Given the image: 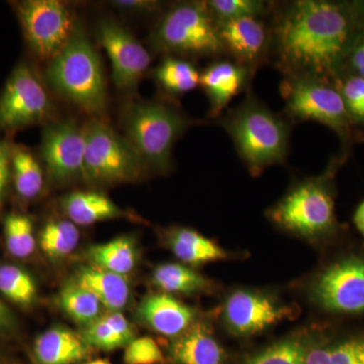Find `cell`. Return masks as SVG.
I'll use <instances>...</instances> for the list:
<instances>
[{"label": "cell", "instance_id": "obj_34", "mask_svg": "<svg viewBox=\"0 0 364 364\" xmlns=\"http://www.w3.org/2000/svg\"><path fill=\"white\" fill-rule=\"evenodd\" d=\"M350 121L364 140V78L343 73L335 80Z\"/></svg>", "mask_w": 364, "mask_h": 364}, {"label": "cell", "instance_id": "obj_6", "mask_svg": "<svg viewBox=\"0 0 364 364\" xmlns=\"http://www.w3.org/2000/svg\"><path fill=\"white\" fill-rule=\"evenodd\" d=\"M280 93L289 121L324 124L338 136L341 150L349 153L354 144L364 142L347 114L335 81L315 76H284Z\"/></svg>", "mask_w": 364, "mask_h": 364}, {"label": "cell", "instance_id": "obj_3", "mask_svg": "<svg viewBox=\"0 0 364 364\" xmlns=\"http://www.w3.org/2000/svg\"><path fill=\"white\" fill-rule=\"evenodd\" d=\"M221 126L252 176L286 161L291 127L250 90L243 102L222 117Z\"/></svg>", "mask_w": 364, "mask_h": 364}, {"label": "cell", "instance_id": "obj_41", "mask_svg": "<svg viewBox=\"0 0 364 364\" xmlns=\"http://www.w3.org/2000/svg\"><path fill=\"white\" fill-rule=\"evenodd\" d=\"M353 223L359 233L363 235L364 238V200L359 203L353 215Z\"/></svg>", "mask_w": 364, "mask_h": 364}, {"label": "cell", "instance_id": "obj_13", "mask_svg": "<svg viewBox=\"0 0 364 364\" xmlns=\"http://www.w3.org/2000/svg\"><path fill=\"white\" fill-rule=\"evenodd\" d=\"M97 39L111 60L112 77L117 88L136 90L149 68V52L126 28L111 18L98 23Z\"/></svg>", "mask_w": 364, "mask_h": 364}, {"label": "cell", "instance_id": "obj_23", "mask_svg": "<svg viewBox=\"0 0 364 364\" xmlns=\"http://www.w3.org/2000/svg\"><path fill=\"white\" fill-rule=\"evenodd\" d=\"M80 334L91 348L104 351L126 347L135 336L133 326L123 314L109 311L85 326Z\"/></svg>", "mask_w": 364, "mask_h": 364}, {"label": "cell", "instance_id": "obj_16", "mask_svg": "<svg viewBox=\"0 0 364 364\" xmlns=\"http://www.w3.org/2000/svg\"><path fill=\"white\" fill-rule=\"evenodd\" d=\"M253 72L230 59L215 60L200 75V85L207 95L208 116L219 117L235 97L249 85Z\"/></svg>", "mask_w": 364, "mask_h": 364}, {"label": "cell", "instance_id": "obj_9", "mask_svg": "<svg viewBox=\"0 0 364 364\" xmlns=\"http://www.w3.org/2000/svg\"><path fill=\"white\" fill-rule=\"evenodd\" d=\"M56 109L44 81L28 62H20L0 95V132L13 134L54 121Z\"/></svg>", "mask_w": 364, "mask_h": 364}, {"label": "cell", "instance_id": "obj_35", "mask_svg": "<svg viewBox=\"0 0 364 364\" xmlns=\"http://www.w3.org/2000/svg\"><path fill=\"white\" fill-rule=\"evenodd\" d=\"M309 350L305 340L289 338L268 347L245 364H305Z\"/></svg>", "mask_w": 364, "mask_h": 364}, {"label": "cell", "instance_id": "obj_17", "mask_svg": "<svg viewBox=\"0 0 364 364\" xmlns=\"http://www.w3.org/2000/svg\"><path fill=\"white\" fill-rule=\"evenodd\" d=\"M138 317L153 331L167 337H178L193 326L196 312L168 294H153L139 305Z\"/></svg>", "mask_w": 364, "mask_h": 364}, {"label": "cell", "instance_id": "obj_12", "mask_svg": "<svg viewBox=\"0 0 364 364\" xmlns=\"http://www.w3.org/2000/svg\"><path fill=\"white\" fill-rule=\"evenodd\" d=\"M85 129L74 121H52L45 124L41 156L54 183L85 179Z\"/></svg>", "mask_w": 364, "mask_h": 364}, {"label": "cell", "instance_id": "obj_39", "mask_svg": "<svg viewBox=\"0 0 364 364\" xmlns=\"http://www.w3.org/2000/svg\"><path fill=\"white\" fill-rule=\"evenodd\" d=\"M112 6L130 13H153L160 6V2L147 1V0H119L112 2Z\"/></svg>", "mask_w": 364, "mask_h": 364}, {"label": "cell", "instance_id": "obj_22", "mask_svg": "<svg viewBox=\"0 0 364 364\" xmlns=\"http://www.w3.org/2000/svg\"><path fill=\"white\" fill-rule=\"evenodd\" d=\"M166 241L174 255L186 264L196 267L228 257L226 251L215 242L188 228L170 230Z\"/></svg>", "mask_w": 364, "mask_h": 364}, {"label": "cell", "instance_id": "obj_26", "mask_svg": "<svg viewBox=\"0 0 364 364\" xmlns=\"http://www.w3.org/2000/svg\"><path fill=\"white\" fill-rule=\"evenodd\" d=\"M305 364H364V333L335 337L310 347Z\"/></svg>", "mask_w": 364, "mask_h": 364}, {"label": "cell", "instance_id": "obj_29", "mask_svg": "<svg viewBox=\"0 0 364 364\" xmlns=\"http://www.w3.org/2000/svg\"><path fill=\"white\" fill-rule=\"evenodd\" d=\"M59 305L74 322L83 327L95 322L102 315V306L95 294L76 284L73 279L62 287Z\"/></svg>", "mask_w": 364, "mask_h": 364}, {"label": "cell", "instance_id": "obj_11", "mask_svg": "<svg viewBox=\"0 0 364 364\" xmlns=\"http://www.w3.org/2000/svg\"><path fill=\"white\" fill-rule=\"evenodd\" d=\"M312 296L333 315H364V255L348 254L328 265L316 279Z\"/></svg>", "mask_w": 364, "mask_h": 364}, {"label": "cell", "instance_id": "obj_4", "mask_svg": "<svg viewBox=\"0 0 364 364\" xmlns=\"http://www.w3.org/2000/svg\"><path fill=\"white\" fill-rule=\"evenodd\" d=\"M45 82L60 97L90 114L107 105V90L100 56L82 26L76 23L70 39L48 62Z\"/></svg>", "mask_w": 364, "mask_h": 364}, {"label": "cell", "instance_id": "obj_2", "mask_svg": "<svg viewBox=\"0 0 364 364\" xmlns=\"http://www.w3.org/2000/svg\"><path fill=\"white\" fill-rule=\"evenodd\" d=\"M350 153L334 155L320 176L294 184L269 212L282 229L314 241L329 240L341 232L335 212V177Z\"/></svg>", "mask_w": 364, "mask_h": 364}, {"label": "cell", "instance_id": "obj_7", "mask_svg": "<svg viewBox=\"0 0 364 364\" xmlns=\"http://www.w3.org/2000/svg\"><path fill=\"white\" fill-rule=\"evenodd\" d=\"M157 52L179 58L219 57L224 49L205 1L177 4L163 14L150 35Z\"/></svg>", "mask_w": 364, "mask_h": 364}, {"label": "cell", "instance_id": "obj_21", "mask_svg": "<svg viewBox=\"0 0 364 364\" xmlns=\"http://www.w3.org/2000/svg\"><path fill=\"white\" fill-rule=\"evenodd\" d=\"M172 358L177 364H222L224 350L203 325L191 326L171 345Z\"/></svg>", "mask_w": 364, "mask_h": 364}, {"label": "cell", "instance_id": "obj_10", "mask_svg": "<svg viewBox=\"0 0 364 364\" xmlns=\"http://www.w3.org/2000/svg\"><path fill=\"white\" fill-rule=\"evenodd\" d=\"M26 44L37 58L49 62L70 39L75 28L73 14L58 0L14 2Z\"/></svg>", "mask_w": 364, "mask_h": 364}, {"label": "cell", "instance_id": "obj_32", "mask_svg": "<svg viewBox=\"0 0 364 364\" xmlns=\"http://www.w3.org/2000/svg\"><path fill=\"white\" fill-rule=\"evenodd\" d=\"M4 235L7 251L11 255L18 259L31 257L37 241L30 215L16 210L9 213L4 219Z\"/></svg>", "mask_w": 364, "mask_h": 364}, {"label": "cell", "instance_id": "obj_40", "mask_svg": "<svg viewBox=\"0 0 364 364\" xmlns=\"http://www.w3.org/2000/svg\"><path fill=\"white\" fill-rule=\"evenodd\" d=\"M16 321L11 309L0 296V336H9L16 331Z\"/></svg>", "mask_w": 364, "mask_h": 364}, {"label": "cell", "instance_id": "obj_18", "mask_svg": "<svg viewBox=\"0 0 364 364\" xmlns=\"http://www.w3.org/2000/svg\"><path fill=\"white\" fill-rule=\"evenodd\" d=\"M91 349L81 334L54 327L36 338L33 358L35 364H75L87 358Z\"/></svg>", "mask_w": 364, "mask_h": 364}, {"label": "cell", "instance_id": "obj_8", "mask_svg": "<svg viewBox=\"0 0 364 364\" xmlns=\"http://www.w3.org/2000/svg\"><path fill=\"white\" fill-rule=\"evenodd\" d=\"M83 129L86 181L102 186L133 181L147 168L131 144L109 124L93 119Z\"/></svg>", "mask_w": 364, "mask_h": 364}, {"label": "cell", "instance_id": "obj_38", "mask_svg": "<svg viewBox=\"0 0 364 364\" xmlns=\"http://www.w3.org/2000/svg\"><path fill=\"white\" fill-rule=\"evenodd\" d=\"M343 73H350L364 78V31L359 33L345 62Z\"/></svg>", "mask_w": 364, "mask_h": 364}, {"label": "cell", "instance_id": "obj_36", "mask_svg": "<svg viewBox=\"0 0 364 364\" xmlns=\"http://www.w3.org/2000/svg\"><path fill=\"white\" fill-rule=\"evenodd\" d=\"M163 361L161 349L150 337L134 338L124 348V364H157Z\"/></svg>", "mask_w": 364, "mask_h": 364}, {"label": "cell", "instance_id": "obj_28", "mask_svg": "<svg viewBox=\"0 0 364 364\" xmlns=\"http://www.w3.org/2000/svg\"><path fill=\"white\" fill-rule=\"evenodd\" d=\"M152 282L162 293L168 294H198L210 287L205 277L179 263H164L155 268Z\"/></svg>", "mask_w": 364, "mask_h": 364}, {"label": "cell", "instance_id": "obj_14", "mask_svg": "<svg viewBox=\"0 0 364 364\" xmlns=\"http://www.w3.org/2000/svg\"><path fill=\"white\" fill-rule=\"evenodd\" d=\"M224 54L235 63L254 72L267 59L272 28L261 18L217 21Z\"/></svg>", "mask_w": 364, "mask_h": 364}, {"label": "cell", "instance_id": "obj_30", "mask_svg": "<svg viewBox=\"0 0 364 364\" xmlns=\"http://www.w3.org/2000/svg\"><path fill=\"white\" fill-rule=\"evenodd\" d=\"M40 246L51 260H61L70 255L80 240L77 226L69 220H51L40 233Z\"/></svg>", "mask_w": 364, "mask_h": 364}, {"label": "cell", "instance_id": "obj_19", "mask_svg": "<svg viewBox=\"0 0 364 364\" xmlns=\"http://www.w3.org/2000/svg\"><path fill=\"white\" fill-rule=\"evenodd\" d=\"M73 280L95 294L109 312H122L130 301V282L124 275L90 264L81 267Z\"/></svg>", "mask_w": 364, "mask_h": 364}, {"label": "cell", "instance_id": "obj_31", "mask_svg": "<svg viewBox=\"0 0 364 364\" xmlns=\"http://www.w3.org/2000/svg\"><path fill=\"white\" fill-rule=\"evenodd\" d=\"M0 296L21 306L31 308L38 299V287L28 270L14 264L0 265Z\"/></svg>", "mask_w": 364, "mask_h": 364}, {"label": "cell", "instance_id": "obj_42", "mask_svg": "<svg viewBox=\"0 0 364 364\" xmlns=\"http://www.w3.org/2000/svg\"><path fill=\"white\" fill-rule=\"evenodd\" d=\"M85 364H111L109 361L105 360V359H97V360L90 361V363Z\"/></svg>", "mask_w": 364, "mask_h": 364}, {"label": "cell", "instance_id": "obj_27", "mask_svg": "<svg viewBox=\"0 0 364 364\" xmlns=\"http://www.w3.org/2000/svg\"><path fill=\"white\" fill-rule=\"evenodd\" d=\"M200 72L191 62L179 57L166 56L153 71L160 90L168 97H179L200 85Z\"/></svg>", "mask_w": 364, "mask_h": 364}, {"label": "cell", "instance_id": "obj_5", "mask_svg": "<svg viewBox=\"0 0 364 364\" xmlns=\"http://www.w3.org/2000/svg\"><path fill=\"white\" fill-rule=\"evenodd\" d=\"M124 136L147 168L164 173L171 167L176 141L189 127L203 124L169 102H131L122 114Z\"/></svg>", "mask_w": 364, "mask_h": 364}, {"label": "cell", "instance_id": "obj_20", "mask_svg": "<svg viewBox=\"0 0 364 364\" xmlns=\"http://www.w3.org/2000/svg\"><path fill=\"white\" fill-rule=\"evenodd\" d=\"M61 208L69 221L76 226H90L127 215L109 196L97 191H80L69 193L62 198Z\"/></svg>", "mask_w": 364, "mask_h": 364}, {"label": "cell", "instance_id": "obj_1", "mask_svg": "<svg viewBox=\"0 0 364 364\" xmlns=\"http://www.w3.org/2000/svg\"><path fill=\"white\" fill-rule=\"evenodd\" d=\"M272 14L270 55L282 76L336 80L364 31L358 1L296 0Z\"/></svg>", "mask_w": 364, "mask_h": 364}, {"label": "cell", "instance_id": "obj_33", "mask_svg": "<svg viewBox=\"0 0 364 364\" xmlns=\"http://www.w3.org/2000/svg\"><path fill=\"white\" fill-rule=\"evenodd\" d=\"M205 2L215 21L243 18H263L274 9V4L258 0H210Z\"/></svg>", "mask_w": 364, "mask_h": 364}, {"label": "cell", "instance_id": "obj_24", "mask_svg": "<svg viewBox=\"0 0 364 364\" xmlns=\"http://www.w3.org/2000/svg\"><path fill=\"white\" fill-rule=\"evenodd\" d=\"M11 184L23 202H32L42 193L45 173L38 158L25 146L14 145L11 154Z\"/></svg>", "mask_w": 364, "mask_h": 364}, {"label": "cell", "instance_id": "obj_15", "mask_svg": "<svg viewBox=\"0 0 364 364\" xmlns=\"http://www.w3.org/2000/svg\"><path fill=\"white\" fill-rule=\"evenodd\" d=\"M287 314L286 308L269 296L239 289L225 304L224 321L232 334L250 336L279 322Z\"/></svg>", "mask_w": 364, "mask_h": 364}, {"label": "cell", "instance_id": "obj_37", "mask_svg": "<svg viewBox=\"0 0 364 364\" xmlns=\"http://www.w3.org/2000/svg\"><path fill=\"white\" fill-rule=\"evenodd\" d=\"M14 143L9 138H0V214L4 210L11 184V154Z\"/></svg>", "mask_w": 364, "mask_h": 364}, {"label": "cell", "instance_id": "obj_25", "mask_svg": "<svg viewBox=\"0 0 364 364\" xmlns=\"http://www.w3.org/2000/svg\"><path fill=\"white\" fill-rule=\"evenodd\" d=\"M87 256L90 264L127 277L135 269L139 253L133 238L121 236L107 243L91 246Z\"/></svg>", "mask_w": 364, "mask_h": 364}]
</instances>
